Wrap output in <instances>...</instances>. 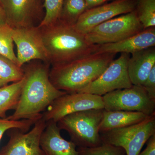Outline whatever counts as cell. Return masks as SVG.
<instances>
[{"label":"cell","mask_w":155,"mask_h":155,"mask_svg":"<svg viewBox=\"0 0 155 155\" xmlns=\"http://www.w3.org/2000/svg\"><path fill=\"white\" fill-rule=\"evenodd\" d=\"M40 28L42 38L52 66L65 64L95 54L99 45L87 41L74 26L58 20Z\"/></svg>","instance_id":"2"},{"label":"cell","mask_w":155,"mask_h":155,"mask_svg":"<svg viewBox=\"0 0 155 155\" xmlns=\"http://www.w3.org/2000/svg\"><path fill=\"white\" fill-rule=\"evenodd\" d=\"M86 10L84 0H64L58 20L73 26Z\"/></svg>","instance_id":"20"},{"label":"cell","mask_w":155,"mask_h":155,"mask_svg":"<svg viewBox=\"0 0 155 155\" xmlns=\"http://www.w3.org/2000/svg\"><path fill=\"white\" fill-rule=\"evenodd\" d=\"M155 45V27L145 28L121 41L99 45L96 53L133 54Z\"/></svg>","instance_id":"14"},{"label":"cell","mask_w":155,"mask_h":155,"mask_svg":"<svg viewBox=\"0 0 155 155\" xmlns=\"http://www.w3.org/2000/svg\"><path fill=\"white\" fill-rule=\"evenodd\" d=\"M84 1L86 3L87 10H88L101 5L107 0H84Z\"/></svg>","instance_id":"28"},{"label":"cell","mask_w":155,"mask_h":155,"mask_svg":"<svg viewBox=\"0 0 155 155\" xmlns=\"http://www.w3.org/2000/svg\"><path fill=\"white\" fill-rule=\"evenodd\" d=\"M148 116L141 112L135 111L104 110L100 125V133L135 125L143 121Z\"/></svg>","instance_id":"17"},{"label":"cell","mask_w":155,"mask_h":155,"mask_svg":"<svg viewBox=\"0 0 155 155\" xmlns=\"http://www.w3.org/2000/svg\"><path fill=\"white\" fill-rule=\"evenodd\" d=\"M141 86L146 91L150 97L155 101V66Z\"/></svg>","instance_id":"26"},{"label":"cell","mask_w":155,"mask_h":155,"mask_svg":"<svg viewBox=\"0 0 155 155\" xmlns=\"http://www.w3.org/2000/svg\"><path fill=\"white\" fill-rule=\"evenodd\" d=\"M24 79L0 87V118H6V113L15 110L21 94Z\"/></svg>","instance_id":"18"},{"label":"cell","mask_w":155,"mask_h":155,"mask_svg":"<svg viewBox=\"0 0 155 155\" xmlns=\"http://www.w3.org/2000/svg\"><path fill=\"white\" fill-rule=\"evenodd\" d=\"M14 44L13 28L7 23L0 25V54L8 58L17 65Z\"/></svg>","instance_id":"21"},{"label":"cell","mask_w":155,"mask_h":155,"mask_svg":"<svg viewBox=\"0 0 155 155\" xmlns=\"http://www.w3.org/2000/svg\"><path fill=\"white\" fill-rule=\"evenodd\" d=\"M102 98L105 110L135 111L147 116L155 113V101L150 97L141 85L116 90Z\"/></svg>","instance_id":"7"},{"label":"cell","mask_w":155,"mask_h":155,"mask_svg":"<svg viewBox=\"0 0 155 155\" xmlns=\"http://www.w3.org/2000/svg\"><path fill=\"white\" fill-rule=\"evenodd\" d=\"M7 19L12 28L37 26L40 16V0H0Z\"/></svg>","instance_id":"13"},{"label":"cell","mask_w":155,"mask_h":155,"mask_svg":"<svg viewBox=\"0 0 155 155\" xmlns=\"http://www.w3.org/2000/svg\"><path fill=\"white\" fill-rule=\"evenodd\" d=\"M100 134L102 143L121 147L126 155H138L149 139L155 134V113L135 125Z\"/></svg>","instance_id":"5"},{"label":"cell","mask_w":155,"mask_h":155,"mask_svg":"<svg viewBox=\"0 0 155 155\" xmlns=\"http://www.w3.org/2000/svg\"><path fill=\"white\" fill-rule=\"evenodd\" d=\"M6 23H7V19H6L5 14L0 2V25H3Z\"/></svg>","instance_id":"29"},{"label":"cell","mask_w":155,"mask_h":155,"mask_svg":"<svg viewBox=\"0 0 155 155\" xmlns=\"http://www.w3.org/2000/svg\"><path fill=\"white\" fill-rule=\"evenodd\" d=\"M64 0H44L45 13L38 26L43 27L54 23L59 19Z\"/></svg>","instance_id":"23"},{"label":"cell","mask_w":155,"mask_h":155,"mask_svg":"<svg viewBox=\"0 0 155 155\" xmlns=\"http://www.w3.org/2000/svg\"><path fill=\"white\" fill-rule=\"evenodd\" d=\"M91 109H104L102 96L86 93H67L49 106L42 118L46 122H58L69 114Z\"/></svg>","instance_id":"9"},{"label":"cell","mask_w":155,"mask_h":155,"mask_svg":"<svg viewBox=\"0 0 155 155\" xmlns=\"http://www.w3.org/2000/svg\"><path fill=\"white\" fill-rule=\"evenodd\" d=\"M138 18L144 29L155 26V0H138Z\"/></svg>","instance_id":"22"},{"label":"cell","mask_w":155,"mask_h":155,"mask_svg":"<svg viewBox=\"0 0 155 155\" xmlns=\"http://www.w3.org/2000/svg\"><path fill=\"white\" fill-rule=\"evenodd\" d=\"M37 121L29 119L11 120L7 118H0V141L7 130L17 128L24 132H27Z\"/></svg>","instance_id":"25"},{"label":"cell","mask_w":155,"mask_h":155,"mask_svg":"<svg viewBox=\"0 0 155 155\" xmlns=\"http://www.w3.org/2000/svg\"><path fill=\"white\" fill-rule=\"evenodd\" d=\"M116 54H92L65 64L52 66L49 78L60 90L71 94L78 93L101 75Z\"/></svg>","instance_id":"3"},{"label":"cell","mask_w":155,"mask_h":155,"mask_svg":"<svg viewBox=\"0 0 155 155\" xmlns=\"http://www.w3.org/2000/svg\"><path fill=\"white\" fill-rule=\"evenodd\" d=\"M23 76L24 71L22 67L0 54V87L8 85L11 82L19 81Z\"/></svg>","instance_id":"19"},{"label":"cell","mask_w":155,"mask_h":155,"mask_svg":"<svg viewBox=\"0 0 155 155\" xmlns=\"http://www.w3.org/2000/svg\"><path fill=\"white\" fill-rule=\"evenodd\" d=\"M104 109H91L64 116L57 122L67 131L71 141L78 147H95L102 144L100 127Z\"/></svg>","instance_id":"4"},{"label":"cell","mask_w":155,"mask_h":155,"mask_svg":"<svg viewBox=\"0 0 155 155\" xmlns=\"http://www.w3.org/2000/svg\"><path fill=\"white\" fill-rule=\"evenodd\" d=\"M57 122L51 121L41 138L40 145L45 155H79L76 146L62 137Z\"/></svg>","instance_id":"15"},{"label":"cell","mask_w":155,"mask_h":155,"mask_svg":"<svg viewBox=\"0 0 155 155\" xmlns=\"http://www.w3.org/2000/svg\"><path fill=\"white\" fill-rule=\"evenodd\" d=\"M13 38L17 48L19 67H22L26 63L35 60L49 64L40 28L38 25L13 28Z\"/></svg>","instance_id":"10"},{"label":"cell","mask_w":155,"mask_h":155,"mask_svg":"<svg viewBox=\"0 0 155 155\" xmlns=\"http://www.w3.org/2000/svg\"><path fill=\"white\" fill-rule=\"evenodd\" d=\"M154 66L155 49L154 47L131 54L127 64V71L132 84L142 85Z\"/></svg>","instance_id":"16"},{"label":"cell","mask_w":155,"mask_h":155,"mask_svg":"<svg viewBox=\"0 0 155 155\" xmlns=\"http://www.w3.org/2000/svg\"><path fill=\"white\" fill-rule=\"evenodd\" d=\"M147 142L145 149L138 155H155V134L151 137Z\"/></svg>","instance_id":"27"},{"label":"cell","mask_w":155,"mask_h":155,"mask_svg":"<svg viewBox=\"0 0 155 155\" xmlns=\"http://www.w3.org/2000/svg\"><path fill=\"white\" fill-rule=\"evenodd\" d=\"M131 0H117L104 5L88 9L81 15L74 28L84 35L90 30L103 22L122 14L134 11Z\"/></svg>","instance_id":"12"},{"label":"cell","mask_w":155,"mask_h":155,"mask_svg":"<svg viewBox=\"0 0 155 155\" xmlns=\"http://www.w3.org/2000/svg\"><path fill=\"white\" fill-rule=\"evenodd\" d=\"M79 155H125V150L120 147L102 143L95 147H78Z\"/></svg>","instance_id":"24"},{"label":"cell","mask_w":155,"mask_h":155,"mask_svg":"<svg viewBox=\"0 0 155 155\" xmlns=\"http://www.w3.org/2000/svg\"><path fill=\"white\" fill-rule=\"evenodd\" d=\"M47 122L41 118L27 132L17 128L9 132L8 142L0 151V155H45L40 145L42 134Z\"/></svg>","instance_id":"11"},{"label":"cell","mask_w":155,"mask_h":155,"mask_svg":"<svg viewBox=\"0 0 155 155\" xmlns=\"http://www.w3.org/2000/svg\"><path fill=\"white\" fill-rule=\"evenodd\" d=\"M129 54L121 53L113 60L101 75L79 92L103 96L116 90L129 88L133 85L128 75L127 64Z\"/></svg>","instance_id":"8"},{"label":"cell","mask_w":155,"mask_h":155,"mask_svg":"<svg viewBox=\"0 0 155 155\" xmlns=\"http://www.w3.org/2000/svg\"><path fill=\"white\" fill-rule=\"evenodd\" d=\"M38 61H30L22 66L24 81L19 102L14 114L6 117L8 119L37 121L55 100L67 93L56 88L51 82L50 64Z\"/></svg>","instance_id":"1"},{"label":"cell","mask_w":155,"mask_h":155,"mask_svg":"<svg viewBox=\"0 0 155 155\" xmlns=\"http://www.w3.org/2000/svg\"><path fill=\"white\" fill-rule=\"evenodd\" d=\"M143 29L137 11H133L101 23L84 36L89 43L101 45L121 41Z\"/></svg>","instance_id":"6"}]
</instances>
